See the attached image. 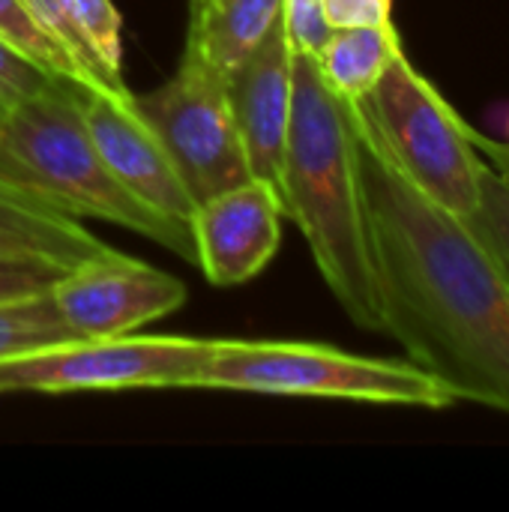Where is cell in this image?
<instances>
[{
    "instance_id": "obj_12",
    "label": "cell",
    "mask_w": 509,
    "mask_h": 512,
    "mask_svg": "<svg viewBox=\"0 0 509 512\" xmlns=\"http://www.w3.org/2000/svg\"><path fill=\"white\" fill-rule=\"evenodd\" d=\"M117 249L90 234L78 216L57 210L24 186L0 177V261L36 258L78 267Z\"/></svg>"
},
{
    "instance_id": "obj_6",
    "label": "cell",
    "mask_w": 509,
    "mask_h": 512,
    "mask_svg": "<svg viewBox=\"0 0 509 512\" xmlns=\"http://www.w3.org/2000/svg\"><path fill=\"white\" fill-rule=\"evenodd\" d=\"M216 339L105 336L69 339L0 363V393L192 390Z\"/></svg>"
},
{
    "instance_id": "obj_15",
    "label": "cell",
    "mask_w": 509,
    "mask_h": 512,
    "mask_svg": "<svg viewBox=\"0 0 509 512\" xmlns=\"http://www.w3.org/2000/svg\"><path fill=\"white\" fill-rule=\"evenodd\" d=\"M0 39H6L15 51H21L27 60L42 66L48 75L102 93L99 84L84 72V66L33 18L24 0H0Z\"/></svg>"
},
{
    "instance_id": "obj_25",
    "label": "cell",
    "mask_w": 509,
    "mask_h": 512,
    "mask_svg": "<svg viewBox=\"0 0 509 512\" xmlns=\"http://www.w3.org/2000/svg\"><path fill=\"white\" fill-rule=\"evenodd\" d=\"M3 114H6V108H3V105H0V123H3Z\"/></svg>"
},
{
    "instance_id": "obj_16",
    "label": "cell",
    "mask_w": 509,
    "mask_h": 512,
    "mask_svg": "<svg viewBox=\"0 0 509 512\" xmlns=\"http://www.w3.org/2000/svg\"><path fill=\"white\" fill-rule=\"evenodd\" d=\"M75 339L60 321L48 291L0 300V363Z\"/></svg>"
},
{
    "instance_id": "obj_4",
    "label": "cell",
    "mask_w": 509,
    "mask_h": 512,
    "mask_svg": "<svg viewBox=\"0 0 509 512\" xmlns=\"http://www.w3.org/2000/svg\"><path fill=\"white\" fill-rule=\"evenodd\" d=\"M192 390L345 399L426 411L456 405L447 387L411 360L363 357L312 342L216 339Z\"/></svg>"
},
{
    "instance_id": "obj_3",
    "label": "cell",
    "mask_w": 509,
    "mask_h": 512,
    "mask_svg": "<svg viewBox=\"0 0 509 512\" xmlns=\"http://www.w3.org/2000/svg\"><path fill=\"white\" fill-rule=\"evenodd\" d=\"M0 177L69 216L129 228L195 264L192 231L141 204L108 171L84 126L78 84L72 81H54L3 114Z\"/></svg>"
},
{
    "instance_id": "obj_19",
    "label": "cell",
    "mask_w": 509,
    "mask_h": 512,
    "mask_svg": "<svg viewBox=\"0 0 509 512\" xmlns=\"http://www.w3.org/2000/svg\"><path fill=\"white\" fill-rule=\"evenodd\" d=\"M468 228L501 258L509 273V183L492 171V165L480 177V207L468 219Z\"/></svg>"
},
{
    "instance_id": "obj_14",
    "label": "cell",
    "mask_w": 509,
    "mask_h": 512,
    "mask_svg": "<svg viewBox=\"0 0 509 512\" xmlns=\"http://www.w3.org/2000/svg\"><path fill=\"white\" fill-rule=\"evenodd\" d=\"M402 51L396 24L336 27L315 54L324 84L345 102H360L384 75L390 60Z\"/></svg>"
},
{
    "instance_id": "obj_1",
    "label": "cell",
    "mask_w": 509,
    "mask_h": 512,
    "mask_svg": "<svg viewBox=\"0 0 509 512\" xmlns=\"http://www.w3.org/2000/svg\"><path fill=\"white\" fill-rule=\"evenodd\" d=\"M384 333L456 402L509 414V273L465 219L423 195L351 102Z\"/></svg>"
},
{
    "instance_id": "obj_2",
    "label": "cell",
    "mask_w": 509,
    "mask_h": 512,
    "mask_svg": "<svg viewBox=\"0 0 509 512\" xmlns=\"http://www.w3.org/2000/svg\"><path fill=\"white\" fill-rule=\"evenodd\" d=\"M282 207L303 231L315 267L345 315L384 333L351 102L321 78L312 54L294 51V111L282 165Z\"/></svg>"
},
{
    "instance_id": "obj_20",
    "label": "cell",
    "mask_w": 509,
    "mask_h": 512,
    "mask_svg": "<svg viewBox=\"0 0 509 512\" xmlns=\"http://www.w3.org/2000/svg\"><path fill=\"white\" fill-rule=\"evenodd\" d=\"M54 81H63V78L48 75L42 66H36L21 51H15L6 39H0V105L6 111L18 105L21 99H30L48 90Z\"/></svg>"
},
{
    "instance_id": "obj_5",
    "label": "cell",
    "mask_w": 509,
    "mask_h": 512,
    "mask_svg": "<svg viewBox=\"0 0 509 512\" xmlns=\"http://www.w3.org/2000/svg\"><path fill=\"white\" fill-rule=\"evenodd\" d=\"M396 168L435 204L471 219L480 207V177L489 171L465 135V120L408 60H390L378 84L354 102Z\"/></svg>"
},
{
    "instance_id": "obj_18",
    "label": "cell",
    "mask_w": 509,
    "mask_h": 512,
    "mask_svg": "<svg viewBox=\"0 0 509 512\" xmlns=\"http://www.w3.org/2000/svg\"><path fill=\"white\" fill-rule=\"evenodd\" d=\"M27 3V9L33 12V18L84 66V72L99 84V90L102 93H108V96H117V99H126V96H132L129 90H126V84H120V81H111L102 69H99V63H96V57L90 54V48L84 45V39H81V30H78V24H75V15H72V6H69V0H24Z\"/></svg>"
},
{
    "instance_id": "obj_9",
    "label": "cell",
    "mask_w": 509,
    "mask_h": 512,
    "mask_svg": "<svg viewBox=\"0 0 509 512\" xmlns=\"http://www.w3.org/2000/svg\"><path fill=\"white\" fill-rule=\"evenodd\" d=\"M225 87L249 174L282 201V165L294 111V48L282 15L255 51L225 75Z\"/></svg>"
},
{
    "instance_id": "obj_21",
    "label": "cell",
    "mask_w": 509,
    "mask_h": 512,
    "mask_svg": "<svg viewBox=\"0 0 509 512\" xmlns=\"http://www.w3.org/2000/svg\"><path fill=\"white\" fill-rule=\"evenodd\" d=\"M282 24L291 48L312 57L324 48V42L333 33L324 15V0H282Z\"/></svg>"
},
{
    "instance_id": "obj_24",
    "label": "cell",
    "mask_w": 509,
    "mask_h": 512,
    "mask_svg": "<svg viewBox=\"0 0 509 512\" xmlns=\"http://www.w3.org/2000/svg\"><path fill=\"white\" fill-rule=\"evenodd\" d=\"M492 165H495L492 171H495L504 183H509V159H492Z\"/></svg>"
},
{
    "instance_id": "obj_11",
    "label": "cell",
    "mask_w": 509,
    "mask_h": 512,
    "mask_svg": "<svg viewBox=\"0 0 509 512\" xmlns=\"http://www.w3.org/2000/svg\"><path fill=\"white\" fill-rule=\"evenodd\" d=\"M282 219L279 195L252 177L201 201L189 222L195 264L219 288L255 279L279 249Z\"/></svg>"
},
{
    "instance_id": "obj_7",
    "label": "cell",
    "mask_w": 509,
    "mask_h": 512,
    "mask_svg": "<svg viewBox=\"0 0 509 512\" xmlns=\"http://www.w3.org/2000/svg\"><path fill=\"white\" fill-rule=\"evenodd\" d=\"M132 105L159 135L195 207L252 177L225 75L204 60L183 51L177 72L144 96L132 93Z\"/></svg>"
},
{
    "instance_id": "obj_8",
    "label": "cell",
    "mask_w": 509,
    "mask_h": 512,
    "mask_svg": "<svg viewBox=\"0 0 509 512\" xmlns=\"http://www.w3.org/2000/svg\"><path fill=\"white\" fill-rule=\"evenodd\" d=\"M48 297L75 339H105L177 312L186 303V285L159 267L111 252L63 270L48 285Z\"/></svg>"
},
{
    "instance_id": "obj_23",
    "label": "cell",
    "mask_w": 509,
    "mask_h": 512,
    "mask_svg": "<svg viewBox=\"0 0 509 512\" xmlns=\"http://www.w3.org/2000/svg\"><path fill=\"white\" fill-rule=\"evenodd\" d=\"M327 24L336 27H372L393 21V0H324Z\"/></svg>"
},
{
    "instance_id": "obj_22",
    "label": "cell",
    "mask_w": 509,
    "mask_h": 512,
    "mask_svg": "<svg viewBox=\"0 0 509 512\" xmlns=\"http://www.w3.org/2000/svg\"><path fill=\"white\" fill-rule=\"evenodd\" d=\"M69 267L54 261H36V258H18V261H0V300L24 297L48 291V285Z\"/></svg>"
},
{
    "instance_id": "obj_13",
    "label": "cell",
    "mask_w": 509,
    "mask_h": 512,
    "mask_svg": "<svg viewBox=\"0 0 509 512\" xmlns=\"http://www.w3.org/2000/svg\"><path fill=\"white\" fill-rule=\"evenodd\" d=\"M282 0H189L186 54L228 75L279 21Z\"/></svg>"
},
{
    "instance_id": "obj_10",
    "label": "cell",
    "mask_w": 509,
    "mask_h": 512,
    "mask_svg": "<svg viewBox=\"0 0 509 512\" xmlns=\"http://www.w3.org/2000/svg\"><path fill=\"white\" fill-rule=\"evenodd\" d=\"M78 99L84 126L102 162L123 183V189L159 216L177 222L180 228H189L195 201L183 186L159 135L135 111L132 96L117 99L78 87Z\"/></svg>"
},
{
    "instance_id": "obj_17",
    "label": "cell",
    "mask_w": 509,
    "mask_h": 512,
    "mask_svg": "<svg viewBox=\"0 0 509 512\" xmlns=\"http://www.w3.org/2000/svg\"><path fill=\"white\" fill-rule=\"evenodd\" d=\"M75 24L84 45L96 57L99 69L123 84V39H120V12L111 0H69Z\"/></svg>"
}]
</instances>
